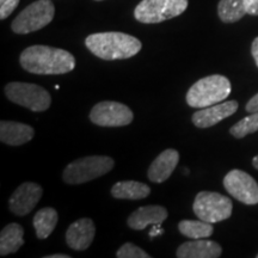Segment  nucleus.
<instances>
[{
  "instance_id": "nucleus-1",
  "label": "nucleus",
  "mask_w": 258,
  "mask_h": 258,
  "mask_svg": "<svg viewBox=\"0 0 258 258\" xmlns=\"http://www.w3.org/2000/svg\"><path fill=\"white\" fill-rule=\"evenodd\" d=\"M21 66L34 74H64L74 70L76 59L70 51L49 46H31L22 51Z\"/></svg>"
},
{
  "instance_id": "nucleus-2",
  "label": "nucleus",
  "mask_w": 258,
  "mask_h": 258,
  "mask_svg": "<svg viewBox=\"0 0 258 258\" xmlns=\"http://www.w3.org/2000/svg\"><path fill=\"white\" fill-rule=\"evenodd\" d=\"M85 46L93 55L108 61L129 59L143 48L137 37L116 31L91 34L86 37Z\"/></svg>"
},
{
  "instance_id": "nucleus-3",
  "label": "nucleus",
  "mask_w": 258,
  "mask_h": 258,
  "mask_svg": "<svg viewBox=\"0 0 258 258\" xmlns=\"http://www.w3.org/2000/svg\"><path fill=\"white\" fill-rule=\"evenodd\" d=\"M231 91L230 80L220 74H213L194 84L186 93V103L191 108H207L225 101Z\"/></svg>"
},
{
  "instance_id": "nucleus-4",
  "label": "nucleus",
  "mask_w": 258,
  "mask_h": 258,
  "mask_svg": "<svg viewBox=\"0 0 258 258\" xmlns=\"http://www.w3.org/2000/svg\"><path fill=\"white\" fill-rule=\"evenodd\" d=\"M115 163L106 156L84 157L72 161L62 173L63 182L71 185L83 184L110 172Z\"/></svg>"
},
{
  "instance_id": "nucleus-5",
  "label": "nucleus",
  "mask_w": 258,
  "mask_h": 258,
  "mask_svg": "<svg viewBox=\"0 0 258 258\" xmlns=\"http://www.w3.org/2000/svg\"><path fill=\"white\" fill-rule=\"evenodd\" d=\"M188 8V0H141L134 17L144 24H156L178 17Z\"/></svg>"
},
{
  "instance_id": "nucleus-6",
  "label": "nucleus",
  "mask_w": 258,
  "mask_h": 258,
  "mask_svg": "<svg viewBox=\"0 0 258 258\" xmlns=\"http://www.w3.org/2000/svg\"><path fill=\"white\" fill-rule=\"evenodd\" d=\"M55 8L51 0H37L27 6L14 19L11 29L15 34H30L41 30L53 21Z\"/></svg>"
},
{
  "instance_id": "nucleus-7",
  "label": "nucleus",
  "mask_w": 258,
  "mask_h": 258,
  "mask_svg": "<svg viewBox=\"0 0 258 258\" xmlns=\"http://www.w3.org/2000/svg\"><path fill=\"white\" fill-rule=\"evenodd\" d=\"M192 209L199 219L211 224H217L227 220L231 217L233 205L231 199L221 194L201 191L196 195Z\"/></svg>"
},
{
  "instance_id": "nucleus-8",
  "label": "nucleus",
  "mask_w": 258,
  "mask_h": 258,
  "mask_svg": "<svg viewBox=\"0 0 258 258\" xmlns=\"http://www.w3.org/2000/svg\"><path fill=\"white\" fill-rule=\"evenodd\" d=\"M5 95L11 102L31 111H46L51 104L49 92L36 84L10 83L5 86Z\"/></svg>"
},
{
  "instance_id": "nucleus-9",
  "label": "nucleus",
  "mask_w": 258,
  "mask_h": 258,
  "mask_svg": "<svg viewBox=\"0 0 258 258\" xmlns=\"http://www.w3.org/2000/svg\"><path fill=\"white\" fill-rule=\"evenodd\" d=\"M133 111L118 102L104 101L98 103L90 112L92 123L101 127H123L133 122Z\"/></svg>"
},
{
  "instance_id": "nucleus-10",
  "label": "nucleus",
  "mask_w": 258,
  "mask_h": 258,
  "mask_svg": "<svg viewBox=\"0 0 258 258\" xmlns=\"http://www.w3.org/2000/svg\"><path fill=\"white\" fill-rule=\"evenodd\" d=\"M226 191L247 206L258 203V183L249 173L241 170H232L224 178Z\"/></svg>"
},
{
  "instance_id": "nucleus-11",
  "label": "nucleus",
  "mask_w": 258,
  "mask_h": 258,
  "mask_svg": "<svg viewBox=\"0 0 258 258\" xmlns=\"http://www.w3.org/2000/svg\"><path fill=\"white\" fill-rule=\"evenodd\" d=\"M42 194H43V189L37 183H23L15 190L9 200L10 211L17 217H25L36 207L42 198Z\"/></svg>"
},
{
  "instance_id": "nucleus-12",
  "label": "nucleus",
  "mask_w": 258,
  "mask_h": 258,
  "mask_svg": "<svg viewBox=\"0 0 258 258\" xmlns=\"http://www.w3.org/2000/svg\"><path fill=\"white\" fill-rule=\"evenodd\" d=\"M238 110L237 101H227L224 103L207 106L198 110L192 115V123L198 128H209L230 117Z\"/></svg>"
},
{
  "instance_id": "nucleus-13",
  "label": "nucleus",
  "mask_w": 258,
  "mask_h": 258,
  "mask_svg": "<svg viewBox=\"0 0 258 258\" xmlns=\"http://www.w3.org/2000/svg\"><path fill=\"white\" fill-rule=\"evenodd\" d=\"M96 234L95 222L89 218L74 221L66 232V243L72 250L84 251L91 245Z\"/></svg>"
},
{
  "instance_id": "nucleus-14",
  "label": "nucleus",
  "mask_w": 258,
  "mask_h": 258,
  "mask_svg": "<svg viewBox=\"0 0 258 258\" xmlns=\"http://www.w3.org/2000/svg\"><path fill=\"white\" fill-rule=\"evenodd\" d=\"M179 161V153L169 148L161 152L148 167V179L153 183H163L170 178Z\"/></svg>"
},
{
  "instance_id": "nucleus-15",
  "label": "nucleus",
  "mask_w": 258,
  "mask_h": 258,
  "mask_svg": "<svg viewBox=\"0 0 258 258\" xmlns=\"http://www.w3.org/2000/svg\"><path fill=\"white\" fill-rule=\"evenodd\" d=\"M167 215L166 208L163 206H145L129 215L127 224L132 230L141 231L148 227V225L161 226Z\"/></svg>"
},
{
  "instance_id": "nucleus-16",
  "label": "nucleus",
  "mask_w": 258,
  "mask_h": 258,
  "mask_svg": "<svg viewBox=\"0 0 258 258\" xmlns=\"http://www.w3.org/2000/svg\"><path fill=\"white\" fill-rule=\"evenodd\" d=\"M222 253L221 246L212 240L194 239L185 241L177 249L176 256L178 258H218Z\"/></svg>"
},
{
  "instance_id": "nucleus-17",
  "label": "nucleus",
  "mask_w": 258,
  "mask_h": 258,
  "mask_svg": "<svg viewBox=\"0 0 258 258\" xmlns=\"http://www.w3.org/2000/svg\"><path fill=\"white\" fill-rule=\"evenodd\" d=\"M35 135L31 125L15 121L0 122V140L10 146H21L29 143Z\"/></svg>"
},
{
  "instance_id": "nucleus-18",
  "label": "nucleus",
  "mask_w": 258,
  "mask_h": 258,
  "mask_svg": "<svg viewBox=\"0 0 258 258\" xmlns=\"http://www.w3.org/2000/svg\"><path fill=\"white\" fill-rule=\"evenodd\" d=\"M24 230L19 224L12 222L6 225L0 233V254L8 256L15 253L23 246Z\"/></svg>"
},
{
  "instance_id": "nucleus-19",
  "label": "nucleus",
  "mask_w": 258,
  "mask_h": 258,
  "mask_svg": "<svg viewBox=\"0 0 258 258\" xmlns=\"http://www.w3.org/2000/svg\"><path fill=\"white\" fill-rule=\"evenodd\" d=\"M150 186L135 180L118 182L111 188L112 198L118 200H141L150 195Z\"/></svg>"
},
{
  "instance_id": "nucleus-20",
  "label": "nucleus",
  "mask_w": 258,
  "mask_h": 258,
  "mask_svg": "<svg viewBox=\"0 0 258 258\" xmlns=\"http://www.w3.org/2000/svg\"><path fill=\"white\" fill-rule=\"evenodd\" d=\"M57 220H59V215L54 208L46 207L40 209L32 220L38 239H46L49 237L53 233L54 228L56 227Z\"/></svg>"
},
{
  "instance_id": "nucleus-21",
  "label": "nucleus",
  "mask_w": 258,
  "mask_h": 258,
  "mask_svg": "<svg viewBox=\"0 0 258 258\" xmlns=\"http://www.w3.org/2000/svg\"><path fill=\"white\" fill-rule=\"evenodd\" d=\"M219 18L224 23H234L246 14L244 0H220L218 5Z\"/></svg>"
},
{
  "instance_id": "nucleus-22",
  "label": "nucleus",
  "mask_w": 258,
  "mask_h": 258,
  "mask_svg": "<svg viewBox=\"0 0 258 258\" xmlns=\"http://www.w3.org/2000/svg\"><path fill=\"white\" fill-rule=\"evenodd\" d=\"M178 230L180 233L190 239H203L211 237L214 232L211 222L200 220H182L178 224Z\"/></svg>"
},
{
  "instance_id": "nucleus-23",
  "label": "nucleus",
  "mask_w": 258,
  "mask_h": 258,
  "mask_svg": "<svg viewBox=\"0 0 258 258\" xmlns=\"http://www.w3.org/2000/svg\"><path fill=\"white\" fill-rule=\"evenodd\" d=\"M254 132H258V111L251 112V115L237 122L230 129V133L235 139H243Z\"/></svg>"
},
{
  "instance_id": "nucleus-24",
  "label": "nucleus",
  "mask_w": 258,
  "mask_h": 258,
  "mask_svg": "<svg viewBox=\"0 0 258 258\" xmlns=\"http://www.w3.org/2000/svg\"><path fill=\"white\" fill-rule=\"evenodd\" d=\"M117 258H150L151 256L133 243H125L116 252Z\"/></svg>"
},
{
  "instance_id": "nucleus-25",
  "label": "nucleus",
  "mask_w": 258,
  "mask_h": 258,
  "mask_svg": "<svg viewBox=\"0 0 258 258\" xmlns=\"http://www.w3.org/2000/svg\"><path fill=\"white\" fill-rule=\"evenodd\" d=\"M21 0H5L4 3H0V19L4 21L9 17L15 9L17 8Z\"/></svg>"
},
{
  "instance_id": "nucleus-26",
  "label": "nucleus",
  "mask_w": 258,
  "mask_h": 258,
  "mask_svg": "<svg viewBox=\"0 0 258 258\" xmlns=\"http://www.w3.org/2000/svg\"><path fill=\"white\" fill-rule=\"evenodd\" d=\"M246 14L251 16H258V0H244Z\"/></svg>"
},
{
  "instance_id": "nucleus-27",
  "label": "nucleus",
  "mask_w": 258,
  "mask_h": 258,
  "mask_svg": "<svg viewBox=\"0 0 258 258\" xmlns=\"http://www.w3.org/2000/svg\"><path fill=\"white\" fill-rule=\"evenodd\" d=\"M245 109H246V111H249V112L258 111V93H257V95H254L252 98H251L250 101L247 102V104H246V106H245Z\"/></svg>"
},
{
  "instance_id": "nucleus-28",
  "label": "nucleus",
  "mask_w": 258,
  "mask_h": 258,
  "mask_svg": "<svg viewBox=\"0 0 258 258\" xmlns=\"http://www.w3.org/2000/svg\"><path fill=\"white\" fill-rule=\"evenodd\" d=\"M251 54H252L254 62H256L258 67V37H256L252 42V46H251Z\"/></svg>"
},
{
  "instance_id": "nucleus-29",
  "label": "nucleus",
  "mask_w": 258,
  "mask_h": 258,
  "mask_svg": "<svg viewBox=\"0 0 258 258\" xmlns=\"http://www.w3.org/2000/svg\"><path fill=\"white\" fill-rule=\"evenodd\" d=\"M71 256L69 254H63V253H59V254H50V256H46V258H70Z\"/></svg>"
},
{
  "instance_id": "nucleus-30",
  "label": "nucleus",
  "mask_w": 258,
  "mask_h": 258,
  "mask_svg": "<svg viewBox=\"0 0 258 258\" xmlns=\"http://www.w3.org/2000/svg\"><path fill=\"white\" fill-rule=\"evenodd\" d=\"M252 164H253V167L254 169H257L258 170V156H256L252 159Z\"/></svg>"
},
{
  "instance_id": "nucleus-31",
  "label": "nucleus",
  "mask_w": 258,
  "mask_h": 258,
  "mask_svg": "<svg viewBox=\"0 0 258 258\" xmlns=\"http://www.w3.org/2000/svg\"><path fill=\"white\" fill-rule=\"evenodd\" d=\"M95 2H103V0H95Z\"/></svg>"
},
{
  "instance_id": "nucleus-32",
  "label": "nucleus",
  "mask_w": 258,
  "mask_h": 258,
  "mask_svg": "<svg viewBox=\"0 0 258 258\" xmlns=\"http://www.w3.org/2000/svg\"><path fill=\"white\" fill-rule=\"evenodd\" d=\"M5 2V0H0V3H4Z\"/></svg>"
},
{
  "instance_id": "nucleus-33",
  "label": "nucleus",
  "mask_w": 258,
  "mask_h": 258,
  "mask_svg": "<svg viewBox=\"0 0 258 258\" xmlns=\"http://www.w3.org/2000/svg\"><path fill=\"white\" fill-rule=\"evenodd\" d=\"M256 257H257V258H258V254H257V256H256Z\"/></svg>"
}]
</instances>
